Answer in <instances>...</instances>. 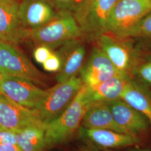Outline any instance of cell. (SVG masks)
<instances>
[{
  "mask_svg": "<svg viewBox=\"0 0 151 151\" xmlns=\"http://www.w3.org/2000/svg\"><path fill=\"white\" fill-rule=\"evenodd\" d=\"M0 125L3 129L15 132L32 125H45L33 109L14 102L2 93L0 94Z\"/></svg>",
  "mask_w": 151,
  "mask_h": 151,
  "instance_id": "obj_9",
  "label": "cell"
},
{
  "mask_svg": "<svg viewBox=\"0 0 151 151\" xmlns=\"http://www.w3.org/2000/svg\"><path fill=\"white\" fill-rule=\"evenodd\" d=\"M120 99L143 114L151 127V91L144 84L131 78Z\"/></svg>",
  "mask_w": 151,
  "mask_h": 151,
  "instance_id": "obj_18",
  "label": "cell"
},
{
  "mask_svg": "<svg viewBox=\"0 0 151 151\" xmlns=\"http://www.w3.org/2000/svg\"><path fill=\"white\" fill-rule=\"evenodd\" d=\"M125 151H151V150L150 149H147V148H140L132 147V148H130Z\"/></svg>",
  "mask_w": 151,
  "mask_h": 151,
  "instance_id": "obj_27",
  "label": "cell"
},
{
  "mask_svg": "<svg viewBox=\"0 0 151 151\" xmlns=\"http://www.w3.org/2000/svg\"><path fill=\"white\" fill-rule=\"evenodd\" d=\"M137 75L145 85L151 86V60L137 66L134 76Z\"/></svg>",
  "mask_w": 151,
  "mask_h": 151,
  "instance_id": "obj_21",
  "label": "cell"
},
{
  "mask_svg": "<svg viewBox=\"0 0 151 151\" xmlns=\"http://www.w3.org/2000/svg\"><path fill=\"white\" fill-rule=\"evenodd\" d=\"M44 125H32L16 132L17 146L22 151H46Z\"/></svg>",
  "mask_w": 151,
  "mask_h": 151,
  "instance_id": "obj_19",
  "label": "cell"
},
{
  "mask_svg": "<svg viewBox=\"0 0 151 151\" xmlns=\"http://www.w3.org/2000/svg\"><path fill=\"white\" fill-rule=\"evenodd\" d=\"M55 9L50 0H22L19 17L23 27L32 30L49 22L57 13Z\"/></svg>",
  "mask_w": 151,
  "mask_h": 151,
  "instance_id": "obj_14",
  "label": "cell"
},
{
  "mask_svg": "<svg viewBox=\"0 0 151 151\" xmlns=\"http://www.w3.org/2000/svg\"><path fill=\"white\" fill-rule=\"evenodd\" d=\"M78 133L92 145L105 149L130 147L140 143L138 136L110 130L87 129L81 127Z\"/></svg>",
  "mask_w": 151,
  "mask_h": 151,
  "instance_id": "obj_15",
  "label": "cell"
},
{
  "mask_svg": "<svg viewBox=\"0 0 151 151\" xmlns=\"http://www.w3.org/2000/svg\"><path fill=\"white\" fill-rule=\"evenodd\" d=\"M1 93L14 102L26 108L34 109L47 94L44 90L27 79L2 75Z\"/></svg>",
  "mask_w": 151,
  "mask_h": 151,
  "instance_id": "obj_8",
  "label": "cell"
},
{
  "mask_svg": "<svg viewBox=\"0 0 151 151\" xmlns=\"http://www.w3.org/2000/svg\"><path fill=\"white\" fill-rule=\"evenodd\" d=\"M90 151V150H81L80 151Z\"/></svg>",
  "mask_w": 151,
  "mask_h": 151,
  "instance_id": "obj_29",
  "label": "cell"
},
{
  "mask_svg": "<svg viewBox=\"0 0 151 151\" xmlns=\"http://www.w3.org/2000/svg\"><path fill=\"white\" fill-rule=\"evenodd\" d=\"M2 75L1 73L0 72V94H1V81H2Z\"/></svg>",
  "mask_w": 151,
  "mask_h": 151,
  "instance_id": "obj_28",
  "label": "cell"
},
{
  "mask_svg": "<svg viewBox=\"0 0 151 151\" xmlns=\"http://www.w3.org/2000/svg\"><path fill=\"white\" fill-rule=\"evenodd\" d=\"M127 37L151 38V11L130 31Z\"/></svg>",
  "mask_w": 151,
  "mask_h": 151,
  "instance_id": "obj_20",
  "label": "cell"
},
{
  "mask_svg": "<svg viewBox=\"0 0 151 151\" xmlns=\"http://www.w3.org/2000/svg\"><path fill=\"white\" fill-rule=\"evenodd\" d=\"M91 104L87 88L83 83L65 111L46 126L45 139L47 150L67 142L79 132L83 116Z\"/></svg>",
  "mask_w": 151,
  "mask_h": 151,
  "instance_id": "obj_1",
  "label": "cell"
},
{
  "mask_svg": "<svg viewBox=\"0 0 151 151\" xmlns=\"http://www.w3.org/2000/svg\"><path fill=\"white\" fill-rule=\"evenodd\" d=\"M95 39L97 47L106 54L119 72L133 78L140 62L139 53L133 45L132 38L106 31Z\"/></svg>",
  "mask_w": 151,
  "mask_h": 151,
  "instance_id": "obj_4",
  "label": "cell"
},
{
  "mask_svg": "<svg viewBox=\"0 0 151 151\" xmlns=\"http://www.w3.org/2000/svg\"><path fill=\"white\" fill-rule=\"evenodd\" d=\"M2 129H3V128H2V127H1V125H0V130Z\"/></svg>",
  "mask_w": 151,
  "mask_h": 151,
  "instance_id": "obj_30",
  "label": "cell"
},
{
  "mask_svg": "<svg viewBox=\"0 0 151 151\" xmlns=\"http://www.w3.org/2000/svg\"><path fill=\"white\" fill-rule=\"evenodd\" d=\"M80 73L83 83L89 87L97 86L122 74L98 47L93 49L89 59L82 67Z\"/></svg>",
  "mask_w": 151,
  "mask_h": 151,
  "instance_id": "obj_10",
  "label": "cell"
},
{
  "mask_svg": "<svg viewBox=\"0 0 151 151\" xmlns=\"http://www.w3.org/2000/svg\"><path fill=\"white\" fill-rule=\"evenodd\" d=\"M83 85L81 77L74 76L47 90L43 100L33 109L40 121L47 126L58 118L70 105Z\"/></svg>",
  "mask_w": 151,
  "mask_h": 151,
  "instance_id": "obj_3",
  "label": "cell"
},
{
  "mask_svg": "<svg viewBox=\"0 0 151 151\" xmlns=\"http://www.w3.org/2000/svg\"><path fill=\"white\" fill-rule=\"evenodd\" d=\"M80 39L63 44L55 52L61 60V68L56 77L58 82L67 81L80 72L86 50Z\"/></svg>",
  "mask_w": 151,
  "mask_h": 151,
  "instance_id": "obj_13",
  "label": "cell"
},
{
  "mask_svg": "<svg viewBox=\"0 0 151 151\" xmlns=\"http://www.w3.org/2000/svg\"><path fill=\"white\" fill-rule=\"evenodd\" d=\"M0 151H22L17 145H1L0 144Z\"/></svg>",
  "mask_w": 151,
  "mask_h": 151,
  "instance_id": "obj_26",
  "label": "cell"
},
{
  "mask_svg": "<svg viewBox=\"0 0 151 151\" xmlns=\"http://www.w3.org/2000/svg\"><path fill=\"white\" fill-rule=\"evenodd\" d=\"M0 42H2V41H1V39H0Z\"/></svg>",
  "mask_w": 151,
  "mask_h": 151,
  "instance_id": "obj_31",
  "label": "cell"
},
{
  "mask_svg": "<svg viewBox=\"0 0 151 151\" xmlns=\"http://www.w3.org/2000/svg\"><path fill=\"white\" fill-rule=\"evenodd\" d=\"M17 0H0V39L17 44L28 38L29 30L22 25L19 17Z\"/></svg>",
  "mask_w": 151,
  "mask_h": 151,
  "instance_id": "obj_11",
  "label": "cell"
},
{
  "mask_svg": "<svg viewBox=\"0 0 151 151\" xmlns=\"http://www.w3.org/2000/svg\"><path fill=\"white\" fill-rule=\"evenodd\" d=\"M83 36L73 12L58 11L55 15L42 27L29 30L28 38L37 45L49 48L60 47L63 44Z\"/></svg>",
  "mask_w": 151,
  "mask_h": 151,
  "instance_id": "obj_2",
  "label": "cell"
},
{
  "mask_svg": "<svg viewBox=\"0 0 151 151\" xmlns=\"http://www.w3.org/2000/svg\"><path fill=\"white\" fill-rule=\"evenodd\" d=\"M5 42H0V72L4 75L20 77L33 83H43L44 77L20 50Z\"/></svg>",
  "mask_w": 151,
  "mask_h": 151,
  "instance_id": "obj_7",
  "label": "cell"
},
{
  "mask_svg": "<svg viewBox=\"0 0 151 151\" xmlns=\"http://www.w3.org/2000/svg\"><path fill=\"white\" fill-rule=\"evenodd\" d=\"M151 11V0H119L110 14L107 31L127 37Z\"/></svg>",
  "mask_w": 151,
  "mask_h": 151,
  "instance_id": "obj_6",
  "label": "cell"
},
{
  "mask_svg": "<svg viewBox=\"0 0 151 151\" xmlns=\"http://www.w3.org/2000/svg\"><path fill=\"white\" fill-rule=\"evenodd\" d=\"M116 123L128 134L138 136L150 125L146 117L122 99L108 103Z\"/></svg>",
  "mask_w": 151,
  "mask_h": 151,
  "instance_id": "obj_12",
  "label": "cell"
},
{
  "mask_svg": "<svg viewBox=\"0 0 151 151\" xmlns=\"http://www.w3.org/2000/svg\"><path fill=\"white\" fill-rule=\"evenodd\" d=\"M42 65L44 69L46 71L58 72L61 68V60L58 54L55 52H52L48 58Z\"/></svg>",
  "mask_w": 151,
  "mask_h": 151,
  "instance_id": "obj_23",
  "label": "cell"
},
{
  "mask_svg": "<svg viewBox=\"0 0 151 151\" xmlns=\"http://www.w3.org/2000/svg\"><path fill=\"white\" fill-rule=\"evenodd\" d=\"M81 127L87 129L110 130L127 134L116 123L108 103L91 104L83 116Z\"/></svg>",
  "mask_w": 151,
  "mask_h": 151,
  "instance_id": "obj_16",
  "label": "cell"
},
{
  "mask_svg": "<svg viewBox=\"0 0 151 151\" xmlns=\"http://www.w3.org/2000/svg\"><path fill=\"white\" fill-rule=\"evenodd\" d=\"M53 52L52 49L45 45H39L34 51V57L35 60L43 64L47 60Z\"/></svg>",
  "mask_w": 151,
  "mask_h": 151,
  "instance_id": "obj_24",
  "label": "cell"
},
{
  "mask_svg": "<svg viewBox=\"0 0 151 151\" xmlns=\"http://www.w3.org/2000/svg\"><path fill=\"white\" fill-rule=\"evenodd\" d=\"M119 0H82L73 12L83 35L95 38L108 30L109 19Z\"/></svg>",
  "mask_w": 151,
  "mask_h": 151,
  "instance_id": "obj_5",
  "label": "cell"
},
{
  "mask_svg": "<svg viewBox=\"0 0 151 151\" xmlns=\"http://www.w3.org/2000/svg\"><path fill=\"white\" fill-rule=\"evenodd\" d=\"M0 144L17 145L16 133L10 130H0Z\"/></svg>",
  "mask_w": 151,
  "mask_h": 151,
  "instance_id": "obj_25",
  "label": "cell"
},
{
  "mask_svg": "<svg viewBox=\"0 0 151 151\" xmlns=\"http://www.w3.org/2000/svg\"><path fill=\"white\" fill-rule=\"evenodd\" d=\"M130 78L128 76L119 74L97 86H86L90 102L109 103L120 99Z\"/></svg>",
  "mask_w": 151,
  "mask_h": 151,
  "instance_id": "obj_17",
  "label": "cell"
},
{
  "mask_svg": "<svg viewBox=\"0 0 151 151\" xmlns=\"http://www.w3.org/2000/svg\"><path fill=\"white\" fill-rule=\"evenodd\" d=\"M58 11H68L73 13L82 0H50Z\"/></svg>",
  "mask_w": 151,
  "mask_h": 151,
  "instance_id": "obj_22",
  "label": "cell"
}]
</instances>
